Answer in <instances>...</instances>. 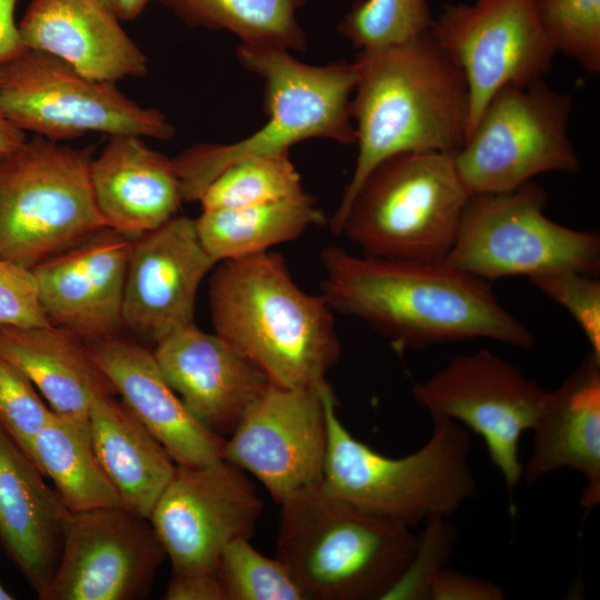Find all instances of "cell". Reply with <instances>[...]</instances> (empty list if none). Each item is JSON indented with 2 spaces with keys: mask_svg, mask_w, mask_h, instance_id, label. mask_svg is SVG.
<instances>
[{
  "mask_svg": "<svg viewBox=\"0 0 600 600\" xmlns=\"http://www.w3.org/2000/svg\"><path fill=\"white\" fill-rule=\"evenodd\" d=\"M320 263L321 294L330 309L366 322L398 351L473 339L534 346L533 332L486 280L444 261L357 256L330 246Z\"/></svg>",
  "mask_w": 600,
  "mask_h": 600,
  "instance_id": "obj_1",
  "label": "cell"
},
{
  "mask_svg": "<svg viewBox=\"0 0 600 600\" xmlns=\"http://www.w3.org/2000/svg\"><path fill=\"white\" fill-rule=\"evenodd\" d=\"M350 101L358 156L330 219L340 236L348 208L369 173L384 160L411 152L453 156L469 122L466 80L430 30L400 44L358 51Z\"/></svg>",
  "mask_w": 600,
  "mask_h": 600,
  "instance_id": "obj_2",
  "label": "cell"
},
{
  "mask_svg": "<svg viewBox=\"0 0 600 600\" xmlns=\"http://www.w3.org/2000/svg\"><path fill=\"white\" fill-rule=\"evenodd\" d=\"M208 299L214 333L272 384L314 387L339 360L333 311L322 294L307 293L296 283L279 252L218 262Z\"/></svg>",
  "mask_w": 600,
  "mask_h": 600,
  "instance_id": "obj_3",
  "label": "cell"
},
{
  "mask_svg": "<svg viewBox=\"0 0 600 600\" xmlns=\"http://www.w3.org/2000/svg\"><path fill=\"white\" fill-rule=\"evenodd\" d=\"M277 556L307 600H383L417 548L412 528L319 486L280 503Z\"/></svg>",
  "mask_w": 600,
  "mask_h": 600,
  "instance_id": "obj_4",
  "label": "cell"
},
{
  "mask_svg": "<svg viewBox=\"0 0 600 600\" xmlns=\"http://www.w3.org/2000/svg\"><path fill=\"white\" fill-rule=\"evenodd\" d=\"M319 388L328 423L320 487L328 494L410 528L432 518L451 517L476 494L469 462L471 438L463 426L434 418L432 432L421 448L401 458L387 457L343 426L327 380Z\"/></svg>",
  "mask_w": 600,
  "mask_h": 600,
  "instance_id": "obj_5",
  "label": "cell"
},
{
  "mask_svg": "<svg viewBox=\"0 0 600 600\" xmlns=\"http://www.w3.org/2000/svg\"><path fill=\"white\" fill-rule=\"evenodd\" d=\"M240 63L263 83V112L268 120L251 136L228 144H194L172 159L183 201L196 202L228 167L257 156L289 154L308 139L356 143L350 101L356 66L344 60L311 66L289 51L241 43Z\"/></svg>",
  "mask_w": 600,
  "mask_h": 600,
  "instance_id": "obj_6",
  "label": "cell"
},
{
  "mask_svg": "<svg viewBox=\"0 0 600 600\" xmlns=\"http://www.w3.org/2000/svg\"><path fill=\"white\" fill-rule=\"evenodd\" d=\"M470 197L453 156L398 154L377 166L362 182L340 236L368 257L443 261Z\"/></svg>",
  "mask_w": 600,
  "mask_h": 600,
  "instance_id": "obj_7",
  "label": "cell"
},
{
  "mask_svg": "<svg viewBox=\"0 0 600 600\" xmlns=\"http://www.w3.org/2000/svg\"><path fill=\"white\" fill-rule=\"evenodd\" d=\"M94 151L38 137L0 156V258L32 270L107 227L90 182Z\"/></svg>",
  "mask_w": 600,
  "mask_h": 600,
  "instance_id": "obj_8",
  "label": "cell"
},
{
  "mask_svg": "<svg viewBox=\"0 0 600 600\" xmlns=\"http://www.w3.org/2000/svg\"><path fill=\"white\" fill-rule=\"evenodd\" d=\"M546 202L533 180L511 191L471 196L443 261L486 281L558 270L597 276L599 234L552 221Z\"/></svg>",
  "mask_w": 600,
  "mask_h": 600,
  "instance_id": "obj_9",
  "label": "cell"
},
{
  "mask_svg": "<svg viewBox=\"0 0 600 600\" xmlns=\"http://www.w3.org/2000/svg\"><path fill=\"white\" fill-rule=\"evenodd\" d=\"M572 103L544 79L499 90L453 154L468 192H507L542 173L579 172L569 137Z\"/></svg>",
  "mask_w": 600,
  "mask_h": 600,
  "instance_id": "obj_10",
  "label": "cell"
},
{
  "mask_svg": "<svg viewBox=\"0 0 600 600\" xmlns=\"http://www.w3.org/2000/svg\"><path fill=\"white\" fill-rule=\"evenodd\" d=\"M0 109L19 129L57 142L88 132L168 140L176 131L160 110L141 107L114 83L28 48L0 64Z\"/></svg>",
  "mask_w": 600,
  "mask_h": 600,
  "instance_id": "obj_11",
  "label": "cell"
},
{
  "mask_svg": "<svg viewBox=\"0 0 600 600\" xmlns=\"http://www.w3.org/2000/svg\"><path fill=\"white\" fill-rule=\"evenodd\" d=\"M412 394L431 419L453 420L483 439L512 500L522 479L520 438L538 421L549 390L503 358L481 349L454 357L417 382Z\"/></svg>",
  "mask_w": 600,
  "mask_h": 600,
  "instance_id": "obj_12",
  "label": "cell"
},
{
  "mask_svg": "<svg viewBox=\"0 0 600 600\" xmlns=\"http://www.w3.org/2000/svg\"><path fill=\"white\" fill-rule=\"evenodd\" d=\"M430 32L466 80L467 136L499 90L543 79L557 54L538 19L534 0L449 3Z\"/></svg>",
  "mask_w": 600,
  "mask_h": 600,
  "instance_id": "obj_13",
  "label": "cell"
},
{
  "mask_svg": "<svg viewBox=\"0 0 600 600\" xmlns=\"http://www.w3.org/2000/svg\"><path fill=\"white\" fill-rule=\"evenodd\" d=\"M262 510L246 471L221 459L202 466L177 464L149 521L172 573H217L224 548L233 540L250 539Z\"/></svg>",
  "mask_w": 600,
  "mask_h": 600,
  "instance_id": "obj_14",
  "label": "cell"
},
{
  "mask_svg": "<svg viewBox=\"0 0 600 600\" xmlns=\"http://www.w3.org/2000/svg\"><path fill=\"white\" fill-rule=\"evenodd\" d=\"M166 558L147 518L121 506L69 511L57 567L38 598L144 599Z\"/></svg>",
  "mask_w": 600,
  "mask_h": 600,
  "instance_id": "obj_15",
  "label": "cell"
},
{
  "mask_svg": "<svg viewBox=\"0 0 600 600\" xmlns=\"http://www.w3.org/2000/svg\"><path fill=\"white\" fill-rule=\"evenodd\" d=\"M319 384L271 383L224 440L222 459L257 478L279 504L322 481L328 423Z\"/></svg>",
  "mask_w": 600,
  "mask_h": 600,
  "instance_id": "obj_16",
  "label": "cell"
},
{
  "mask_svg": "<svg viewBox=\"0 0 600 600\" xmlns=\"http://www.w3.org/2000/svg\"><path fill=\"white\" fill-rule=\"evenodd\" d=\"M216 264L199 239L194 219L188 217L174 216L133 239L122 324L154 343L193 324L199 287Z\"/></svg>",
  "mask_w": 600,
  "mask_h": 600,
  "instance_id": "obj_17",
  "label": "cell"
},
{
  "mask_svg": "<svg viewBox=\"0 0 600 600\" xmlns=\"http://www.w3.org/2000/svg\"><path fill=\"white\" fill-rule=\"evenodd\" d=\"M132 241L106 227L32 269L50 324L84 341L118 333Z\"/></svg>",
  "mask_w": 600,
  "mask_h": 600,
  "instance_id": "obj_18",
  "label": "cell"
},
{
  "mask_svg": "<svg viewBox=\"0 0 600 600\" xmlns=\"http://www.w3.org/2000/svg\"><path fill=\"white\" fill-rule=\"evenodd\" d=\"M152 352L188 411L221 437L234 430L250 404L271 384L224 339L196 323L167 336Z\"/></svg>",
  "mask_w": 600,
  "mask_h": 600,
  "instance_id": "obj_19",
  "label": "cell"
},
{
  "mask_svg": "<svg viewBox=\"0 0 600 600\" xmlns=\"http://www.w3.org/2000/svg\"><path fill=\"white\" fill-rule=\"evenodd\" d=\"M86 342L117 394L177 464L202 466L222 459L226 439L188 411L152 351L117 334Z\"/></svg>",
  "mask_w": 600,
  "mask_h": 600,
  "instance_id": "obj_20",
  "label": "cell"
},
{
  "mask_svg": "<svg viewBox=\"0 0 600 600\" xmlns=\"http://www.w3.org/2000/svg\"><path fill=\"white\" fill-rule=\"evenodd\" d=\"M94 0H30L18 24L26 48L69 63L87 78L116 83L144 77L148 59Z\"/></svg>",
  "mask_w": 600,
  "mask_h": 600,
  "instance_id": "obj_21",
  "label": "cell"
},
{
  "mask_svg": "<svg viewBox=\"0 0 600 600\" xmlns=\"http://www.w3.org/2000/svg\"><path fill=\"white\" fill-rule=\"evenodd\" d=\"M532 450L522 479L534 483L561 469L579 472L586 482L580 506L600 502V358L591 351L554 390L531 429Z\"/></svg>",
  "mask_w": 600,
  "mask_h": 600,
  "instance_id": "obj_22",
  "label": "cell"
},
{
  "mask_svg": "<svg viewBox=\"0 0 600 600\" xmlns=\"http://www.w3.org/2000/svg\"><path fill=\"white\" fill-rule=\"evenodd\" d=\"M69 510L0 426V544L39 596L59 560Z\"/></svg>",
  "mask_w": 600,
  "mask_h": 600,
  "instance_id": "obj_23",
  "label": "cell"
},
{
  "mask_svg": "<svg viewBox=\"0 0 600 600\" xmlns=\"http://www.w3.org/2000/svg\"><path fill=\"white\" fill-rule=\"evenodd\" d=\"M90 182L106 226L132 240L173 218L183 201L172 159L139 136H109Z\"/></svg>",
  "mask_w": 600,
  "mask_h": 600,
  "instance_id": "obj_24",
  "label": "cell"
},
{
  "mask_svg": "<svg viewBox=\"0 0 600 600\" xmlns=\"http://www.w3.org/2000/svg\"><path fill=\"white\" fill-rule=\"evenodd\" d=\"M0 356L20 369L58 413L88 418L97 394L117 396L87 342L61 327L2 326Z\"/></svg>",
  "mask_w": 600,
  "mask_h": 600,
  "instance_id": "obj_25",
  "label": "cell"
},
{
  "mask_svg": "<svg viewBox=\"0 0 600 600\" xmlns=\"http://www.w3.org/2000/svg\"><path fill=\"white\" fill-rule=\"evenodd\" d=\"M88 418L96 452L122 507L149 519L177 463L116 396L97 394Z\"/></svg>",
  "mask_w": 600,
  "mask_h": 600,
  "instance_id": "obj_26",
  "label": "cell"
},
{
  "mask_svg": "<svg viewBox=\"0 0 600 600\" xmlns=\"http://www.w3.org/2000/svg\"><path fill=\"white\" fill-rule=\"evenodd\" d=\"M32 460L69 511L122 507L96 452L89 418L52 410L33 441Z\"/></svg>",
  "mask_w": 600,
  "mask_h": 600,
  "instance_id": "obj_27",
  "label": "cell"
},
{
  "mask_svg": "<svg viewBox=\"0 0 600 600\" xmlns=\"http://www.w3.org/2000/svg\"><path fill=\"white\" fill-rule=\"evenodd\" d=\"M194 222L203 248L218 263L294 240L309 227L324 223L326 217L302 191L259 206L202 210Z\"/></svg>",
  "mask_w": 600,
  "mask_h": 600,
  "instance_id": "obj_28",
  "label": "cell"
},
{
  "mask_svg": "<svg viewBox=\"0 0 600 600\" xmlns=\"http://www.w3.org/2000/svg\"><path fill=\"white\" fill-rule=\"evenodd\" d=\"M191 27L227 30L243 44L306 51L296 13L308 0H157Z\"/></svg>",
  "mask_w": 600,
  "mask_h": 600,
  "instance_id": "obj_29",
  "label": "cell"
},
{
  "mask_svg": "<svg viewBox=\"0 0 600 600\" xmlns=\"http://www.w3.org/2000/svg\"><path fill=\"white\" fill-rule=\"evenodd\" d=\"M304 191L289 154L257 156L224 169L203 191L202 210L239 209L278 201Z\"/></svg>",
  "mask_w": 600,
  "mask_h": 600,
  "instance_id": "obj_30",
  "label": "cell"
},
{
  "mask_svg": "<svg viewBox=\"0 0 600 600\" xmlns=\"http://www.w3.org/2000/svg\"><path fill=\"white\" fill-rule=\"evenodd\" d=\"M432 22L428 0H358L337 31L360 51L407 42Z\"/></svg>",
  "mask_w": 600,
  "mask_h": 600,
  "instance_id": "obj_31",
  "label": "cell"
},
{
  "mask_svg": "<svg viewBox=\"0 0 600 600\" xmlns=\"http://www.w3.org/2000/svg\"><path fill=\"white\" fill-rule=\"evenodd\" d=\"M217 574L227 600H307L286 566L261 554L250 539L233 540L224 548Z\"/></svg>",
  "mask_w": 600,
  "mask_h": 600,
  "instance_id": "obj_32",
  "label": "cell"
},
{
  "mask_svg": "<svg viewBox=\"0 0 600 600\" xmlns=\"http://www.w3.org/2000/svg\"><path fill=\"white\" fill-rule=\"evenodd\" d=\"M538 19L557 53L586 72L600 71V0H534Z\"/></svg>",
  "mask_w": 600,
  "mask_h": 600,
  "instance_id": "obj_33",
  "label": "cell"
},
{
  "mask_svg": "<svg viewBox=\"0 0 600 600\" xmlns=\"http://www.w3.org/2000/svg\"><path fill=\"white\" fill-rule=\"evenodd\" d=\"M52 409L30 379L0 356V426L32 459V446Z\"/></svg>",
  "mask_w": 600,
  "mask_h": 600,
  "instance_id": "obj_34",
  "label": "cell"
},
{
  "mask_svg": "<svg viewBox=\"0 0 600 600\" xmlns=\"http://www.w3.org/2000/svg\"><path fill=\"white\" fill-rule=\"evenodd\" d=\"M529 281L571 314L586 336L590 351L600 358V281L596 276L558 270L534 276Z\"/></svg>",
  "mask_w": 600,
  "mask_h": 600,
  "instance_id": "obj_35",
  "label": "cell"
},
{
  "mask_svg": "<svg viewBox=\"0 0 600 600\" xmlns=\"http://www.w3.org/2000/svg\"><path fill=\"white\" fill-rule=\"evenodd\" d=\"M424 524L407 570L383 600L428 599L432 578L446 567L454 544L453 528L446 518H432Z\"/></svg>",
  "mask_w": 600,
  "mask_h": 600,
  "instance_id": "obj_36",
  "label": "cell"
},
{
  "mask_svg": "<svg viewBox=\"0 0 600 600\" xmlns=\"http://www.w3.org/2000/svg\"><path fill=\"white\" fill-rule=\"evenodd\" d=\"M49 324L32 270L0 258V327Z\"/></svg>",
  "mask_w": 600,
  "mask_h": 600,
  "instance_id": "obj_37",
  "label": "cell"
},
{
  "mask_svg": "<svg viewBox=\"0 0 600 600\" xmlns=\"http://www.w3.org/2000/svg\"><path fill=\"white\" fill-rule=\"evenodd\" d=\"M503 590L496 583L442 568L431 580V600H502Z\"/></svg>",
  "mask_w": 600,
  "mask_h": 600,
  "instance_id": "obj_38",
  "label": "cell"
},
{
  "mask_svg": "<svg viewBox=\"0 0 600 600\" xmlns=\"http://www.w3.org/2000/svg\"><path fill=\"white\" fill-rule=\"evenodd\" d=\"M166 600H227L217 573H172L163 594Z\"/></svg>",
  "mask_w": 600,
  "mask_h": 600,
  "instance_id": "obj_39",
  "label": "cell"
},
{
  "mask_svg": "<svg viewBox=\"0 0 600 600\" xmlns=\"http://www.w3.org/2000/svg\"><path fill=\"white\" fill-rule=\"evenodd\" d=\"M17 0H0V64L26 49L14 22Z\"/></svg>",
  "mask_w": 600,
  "mask_h": 600,
  "instance_id": "obj_40",
  "label": "cell"
},
{
  "mask_svg": "<svg viewBox=\"0 0 600 600\" xmlns=\"http://www.w3.org/2000/svg\"><path fill=\"white\" fill-rule=\"evenodd\" d=\"M120 21L136 19L150 0H94Z\"/></svg>",
  "mask_w": 600,
  "mask_h": 600,
  "instance_id": "obj_41",
  "label": "cell"
},
{
  "mask_svg": "<svg viewBox=\"0 0 600 600\" xmlns=\"http://www.w3.org/2000/svg\"><path fill=\"white\" fill-rule=\"evenodd\" d=\"M26 141V132L16 127L0 109V156H3Z\"/></svg>",
  "mask_w": 600,
  "mask_h": 600,
  "instance_id": "obj_42",
  "label": "cell"
},
{
  "mask_svg": "<svg viewBox=\"0 0 600 600\" xmlns=\"http://www.w3.org/2000/svg\"><path fill=\"white\" fill-rule=\"evenodd\" d=\"M14 596L10 593L0 582V600H12Z\"/></svg>",
  "mask_w": 600,
  "mask_h": 600,
  "instance_id": "obj_43",
  "label": "cell"
}]
</instances>
